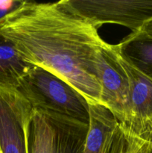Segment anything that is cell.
Wrapping results in <instances>:
<instances>
[{"label":"cell","instance_id":"6da1fadb","mask_svg":"<svg viewBox=\"0 0 152 153\" xmlns=\"http://www.w3.org/2000/svg\"><path fill=\"white\" fill-rule=\"evenodd\" d=\"M0 33L25 62L65 81L88 105H102L97 72L100 55L109 43L66 0L22 1L1 21Z\"/></svg>","mask_w":152,"mask_h":153},{"label":"cell","instance_id":"7a4b0ae2","mask_svg":"<svg viewBox=\"0 0 152 153\" xmlns=\"http://www.w3.org/2000/svg\"><path fill=\"white\" fill-rule=\"evenodd\" d=\"M17 90L44 117L88 126V103L71 85L53 73L32 66Z\"/></svg>","mask_w":152,"mask_h":153},{"label":"cell","instance_id":"3957f363","mask_svg":"<svg viewBox=\"0 0 152 153\" xmlns=\"http://www.w3.org/2000/svg\"><path fill=\"white\" fill-rule=\"evenodd\" d=\"M66 3L97 28L117 24L136 32L152 22V0H66Z\"/></svg>","mask_w":152,"mask_h":153},{"label":"cell","instance_id":"277c9868","mask_svg":"<svg viewBox=\"0 0 152 153\" xmlns=\"http://www.w3.org/2000/svg\"><path fill=\"white\" fill-rule=\"evenodd\" d=\"M34 114L19 90L0 88V153H29Z\"/></svg>","mask_w":152,"mask_h":153},{"label":"cell","instance_id":"5b68a950","mask_svg":"<svg viewBox=\"0 0 152 153\" xmlns=\"http://www.w3.org/2000/svg\"><path fill=\"white\" fill-rule=\"evenodd\" d=\"M101 88L102 105L108 108L119 124L130 120V88L127 75L119 61L116 45L103 49L97 72Z\"/></svg>","mask_w":152,"mask_h":153},{"label":"cell","instance_id":"8992f818","mask_svg":"<svg viewBox=\"0 0 152 153\" xmlns=\"http://www.w3.org/2000/svg\"><path fill=\"white\" fill-rule=\"evenodd\" d=\"M116 46L130 88V120L122 126L138 135L149 136L152 132V81L127 61Z\"/></svg>","mask_w":152,"mask_h":153},{"label":"cell","instance_id":"52a82bcc","mask_svg":"<svg viewBox=\"0 0 152 153\" xmlns=\"http://www.w3.org/2000/svg\"><path fill=\"white\" fill-rule=\"evenodd\" d=\"M89 105V123L81 153H109L119 123L112 112L101 105Z\"/></svg>","mask_w":152,"mask_h":153},{"label":"cell","instance_id":"ba28073f","mask_svg":"<svg viewBox=\"0 0 152 153\" xmlns=\"http://www.w3.org/2000/svg\"><path fill=\"white\" fill-rule=\"evenodd\" d=\"M116 45L122 56L152 81V22Z\"/></svg>","mask_w":152,"mask_h":153},{"label":"cell","instance_id":"9c48e42d","mask_svg":"<svg viewBox=\"0 0 152 153\" xmlns=\"http://www.w3.org/2000/svg\"><path fill=\"white\" fill-rule=\"evenodd\" d=\"M31 67L0 33V88L18 89Z\"/></svg>","mask_w":152,"mask_h":153},{"label":"cell","instance_id":"30bf717a","mask_svg":"<svg viewBox=\"0 0 152 153\" xmlns=\"http://www.w3.org/2000/svg\"><path fill=\"white\" fill-rule=\"evenodd\" d=\"M109 153H152V138L138 135L119 124Z\"/></svg>","mask_w":152,"mask_h":153},{"label":"cell","instance_id":"8fae6325","mask_svg":"<svg viewBox=\"0 0 152 153\" xmlns=\"http://www.w3.org/2000/svg\"><path fill=\"white\" fill-rule=\"evenodd\" d=\"M21 0H0V22L13 10L19 7Z\"/></svg>","mask_w":152,"mask_h":153},{"label":"cell","instance_id":"7c38bea8","mask_svg":"<svg viewBox=\"0 0 152 153\" xmlns=\"http://www.w3.org/2000/svg\"><path fill=\"white\" fill-rule=\"evenodd\" d=\"M151 137H152V132H151Z\"/></svg>","mask_w":152,"mask_h":153},{"label":"cell","instance_id":"4fadbf2b","mask_svg":"<svg viewBox=\"0 0 152 153\" xmlns=\"http://www.w3.org/2000/svg\"></svg>","mask_w":152,"mask_h":153}]
</instances>
